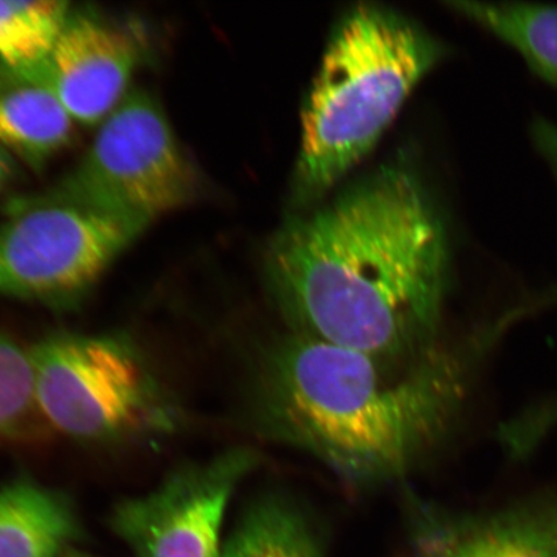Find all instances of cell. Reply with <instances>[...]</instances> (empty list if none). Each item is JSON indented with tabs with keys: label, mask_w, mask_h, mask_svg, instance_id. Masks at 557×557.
Segmentation results:
<instances>
[{
	"label": "cell",
	"mask_w": 557,
	"mask_h": 557,
	"mask_svg": "<svg viewBox=\"0 0 557 557\" xmlns=\"http://www.w3.org/2000/svg\"><path fill=\"white\" fill-rule=\"evenodd\" d=\"M263 270L289 331L385 358L443 341L447 227L407 165H383L288 221L270 240Z\"/></svg>",
	"instance_id": "6da1fadb"
},
{
	"label": "cell",
	"mask_w": 557,
	"mask_h": 557,
	"mask_svg": "<svg viewBox=\"0 0 557 557\" xmlns=\"http://www.w3.org/2000/svg\"><path fill=\"white\" fill-rule=\"evenodd\" d=\"M507 312L462 343L385 358L284 329L257 348L249 406L259 434L355 486L399 482L447 443Z\"/></svg>",
	"instance_id": "7a4b0ae2"
},
{
	"label": "cell",
	"mask_w": 557,
	"mask_h": 557,
	"mask_svg": "<svg viewBox=\"0 0 557 557\" xmlns=\"http://www.w3.org/2000/svg\"><path fill=\"white\" fill-rule=\"evenodd\" d=\"M447 50L401 13L375 4L347 11L331 35L302 111L292 201L306 207L358 164Z\"/></svg>",
	"instance_id": "3957f363"
},
{
	"label": "cell",
	"mask_w": 557,
	"mask_h": 557,
	"mask_svg": "<svg viewBox=\"0 0 557 557\" xmlns=\"http://www.w3.org/2000/svg\"><path fill=\"white\" fill-rule=\"evenodd\" d=\"M149 225L52 189L12 200L0 222V297L73 302Z\"/></svg>",
	"instance_id": "277c9868"
},
{
	"label": "cell",
	"mask_w": 557,
	"mask_h": 557,
	"mask_svg": "<svg viewBox=\"0 0 557 557\" xmlns=\"http://www.w3.org/2000/svg\"><path fill=\"white\" fill-rule=\"evenodd\" d=\"M54 187L150 226L193 203L200 186L162 104L136 89L100 124L85 157Z\"/></svg>",
	"instance_id": "5b68a950"
},
{
	"label": "cell",
	"mask_w": 557,
	"mask_h": 557,
	"mask_svg": "<svg viewBox=\"0 0 557 557\" xmlns=\"http://www.w3.org/2000/svg\"><path fill=\"white\" fill-rule=\"evenodd\" d=\"M30 352L37 409L61 433L108 441L169 423L154 381L124 341L61 333Z\"/></svg>",
	"instance_id": "8992f818"
},
{
	"label": "cell",
	"mask_w": 557,
	"mask_h": 557,
	"mask_svg": "<svg viewBox=\"0 0 557 557\" xmlns=\"http://www.w3.org/2000/svg\"><path fill=\"white\" fill-rule=\"evenodd\" d=\"M257 462L252 450L234 448L185 466L154 491L117 504L111 527L135 557H221L230 499Z\"/></svg>",
	"instance_id": "52a82bcc"
},
{
	"label": "cell",
	"mask_w": 557,
	"mask_h": 557,
	"mask_svg": "<svg viewBox=\"0 0 557 557\" xmlns=\"http://www.w3.org/2000/svg\"><path fill=\"white\" fill-rule=\"evenodd\" d=\"M144 53L129 26L72 9L44 64L24 75L50 90L74 123L100 125L128 95Z\"/></svg>",
	"instance_id": "ba28073f"
},
{
	"label": "cell",
	"mask_w": 557,
	"mask_h": 557,
	"mask_svg": "<svg viewBox=\"0 0 557 557\" xmlns=\"http://www.w3.org/2000/svg\"><path fill=\"white\" fill-rule=\"evenodd\" d=\"M434 517L420 557H557V492L492 512Z\"/></svg>",
	"instance_id": "9c48e42d"
},
{
	"label": "cell",
	"mask_w": 557,
	"mask_h": 557,
	"mask_svg": "<svg viewBox=\"0 0 557 557\" xmlns=\"http://www.w3.org/2000/svg\"><path fill=\"white\" fill-rule=\"evenodd\" d=\"M73 124L50 90L0 65V149L40 169L70 143Z\"/></svg>",
	"instance_id": "30bf717a"
},
{
	"label": "cell",
	"mask_w": 557,
	"mask_h": 557,
	"mask_svg": "<svg viewBox=\"0 0 557 557\" xmlns=\"http://www.w3.org/2000/svg\"><path fill=\"white\" fill-rule=\"evenodd\" d=\"M78 520L61 493L30 479L0 490V557H62Z\"/></svg>",
	"instance_id": "8fae6325"
},
{
	"label": "cell",
	"mask_w": 557,
	"mask_h": 557,
	"mask_svg": "<svg viewBox=\"0 0 557 557\" xmlns=\"http://www.w3.org/2000/svg\"><path fill=\"white\" fill-rule=\"evenodd\" d=\"M221 557H322L311 522L294 500L267 494L250 504Z\"/></svg>",
	"instance_id": "7c38bea8"
},
{
	"label": "cell",
	"mask_w": 557,
	"mask_h": 557,
	"mask_svg": "<svg viewBox=\"0 0 557 557\" xmlns=\"http://www.w3.org/2000/svg\"><path fill=\"white\" fill-rule=\"evenodd\" d=\"M453 10L513 48L543 81L557 88V5L451 2Z\"/></svg>",
	"instance_id": "4fadbf2b"
},
{
	"label": "cell",
	"mask_w": 557,
	"mask_h": 557,
	"mask_svg": "<svg viewBox=\"0 0 557 557\" xmlns=\"http://www.w3.org/2000/svg\"><path fill=\"white\" fill-rule=\"evenodd\" d=\"M70 11L61 0H0V65L27 74L44 64Z\"/></svg>",
	"instance_id": "5bb4252c"
},
{
	"label": "cell",
	"mask_w": 557,
	"mask_h": 557,
	"mask_svg": "<svg viewBox=\"0 0 557 557\" xmlns=\"http://www.w3.org/2000/svg\"><path fill=\"white\" fill-rule=\"evenodd\" d=\"M35 409L32 352L0 333V437L18 429Z\"/></svg>",
	"instance_id": "9a60e30c"
},
{
	"label": "cell",
	"mask_w": 557,
	"mask_h": 557,
	"mask_svg": "<svg viewBox=\"0 0 557 557\" xmlns=\"http://www.w3.org/2000/svg\"><path fill=\"white\" fill-rule=\"evenodd\" d=\"M531 137L535 149L546 160L557 180V124L537 117L531 125Z\"/></svg>",
	"instance_id": "2e32d148"
},
{
	"label": "cell",
	"mask_w": 557,
	"mask_h": 557,
	"mask_svg": "<svg viewBox=\"0 0 557 557\" xmlns=\"http://www.w3.org/2000/svg\"><path fill=\"white\" fill-rule=\"evenodd\" d=\"M13 165H15L13 164V157L0 149V193L11 183L13 174H15V166Z\"/></svg>",
	"instance_id": "e0dca14e"
},
{
	"label": "cell",
	"mask_w": 557,
	"mask_h": 557,
	"mask_svg": "<svg viewBox=\"0 0 557 557\" xmlns=\"http://www.w3.org/2000/svg\"><path fill=\"white\" fill-rule=\"evenodd\" d=\"M64 557H94V556H90V555H87L85 553H79V552H67Z\"/></svg>",
	"instance_id": "ac0fdd59"
}]
</instances>
